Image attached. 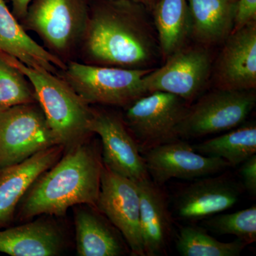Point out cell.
<instances>
[{
    "label": "cell",
    "instance_id": "484cf974",
    "mask_svg": "<svg viewBox=\"0 0 256 256\" xmlns=\"http://www.w3.org/2000/svg\"><path fill=\"white\" fill-rule=\"evenodd\" d=\"M256 22V0H237L234 30Z\"/></svg>",
    "mask_w": 256,
    "mask_h": 256
},
{
    "label": "cell",
    "instance_id": "d6986e66",
    "mask_svg": "<svg viewBox=\"0 0 256 256\" xmlns=\"http://www.w3.org/2000/svg\"><path fill=\"white\" fill-rule=\"evenodd\" d=\"M190 36L202 45L224 42L234 28L237 0H188Z\"/></svg>",
    "mask_w": 256,
    "mask_h": 256
},
{
    "label": "cell",
    "instance_id": "ac0fdd59",
    "mask_svg": "<svg viewBox=\"0 0 256 256\" xmlns=\"http://www.w3.org/2000/svg\"><path fill=\"white\" fill-rule=\"evenodd\" d=\"M64 238L56 224L38 220L0 230V252L12 256H56L64 248Z\"/></svg>",
    "mask_w": 256,
    "mask_h": 256
},
{
    "label": "cell",
    "instance_id": "83f0119b",
    "mask_svg": "<svg viewBox=\"0 0 256 256\" xmlns=\"http://www.w3.org/2000/svg\"><path fill=\"white\" fill-rule=\"evenodd\" d=\"M12 6L13 14L18 18L20 22L22 21L28 12V6L32 0H10Z\"/></svg>",
    "mask_w": 256,
    "mask_h": 256
},
{
    "label": "cell",
    "instance_id": "f1b7e54d",
    "mask_svg": "<svg viewBox=\"0 0 256 256\" xmlns=\"http://www.w3.org/2000/svg\"><path fill=\"white\" fill-rule=\"evenodd\" d=\"M158 0H144V4L153 8Z\"/></svg>",
    "mask_w": 256,
    "mask_h": 256
},
{
    "label": "cell",
    "instance_id": "603a6c76",
    "mask_svg": "<svg viewBox=\"0 0 256 256\" xmlns=\"http://www.w3.org/2000/svg\"><path fill=\"white\" fill-rule=\"evenodd\" d=\"M247 246L238 238L220 242L203 229L192 226L180 229L176 240V250L183 256H238Z\"/></svg>",
    "mask_w": 256,
    "mask_h": 256
},
{
    "label": "cell",
    "instance_id": "ba28073f",
    "mask_svg": "<svg viewBox=\"0 0 256 256\" xmlns=\"http://www.w3.org/2000/svg\"><path fill=\"white\" fill-rule=\"evenodd\" d=\"M188 108L178 96L152 92L126 106L122 119L144 152L178 139L176 130Z\"/></svg>",
    "mask_w": 256,
    "mask_h": 256
},
{
    "label": "cell",
    "instance_id": "8fae6325",
    "mask_svg": "<svg viewBox=\"0 0 256 256\" xmlns=\"http://www.w3.org/2000/svg\"><path fill=\"white\" fill-rule=\"evenodd\" d=\"M89 130L100 136L102 164L106 169L136 182L149 178L144 156L122 118L94 110Z\"/></svg>",
    "mask_w": 256,
    "mask_h": 256
},
{
    "label": "cell",
    "instance_id": "5b68a950",
    "mask_svg": "<svg viewBox=\"0 0 256 256\" xmlns=\"http://www.w3.org/2000/svg\"><path fill=\"white\" fill-rule=\"evenodd\" d=\"M150 70L89 65L72 60L58 74L88 105L126 107L148 94L143 78Z\"/></svg>",
    "mask_w": 256,
    "mask_h": 256
},
{
    "label": "cell",
    "instance_id": "9a60e30c",
    "mask_svg": "<svg viewBox=\"0 0 256 256\" xmlns=\"http://www.w3.org/2000/svg\"><path fill=\"white\" fill-rule=\"evenodd\" d=\"M63 146H56L21 162L0 170V228L14 218L18 204L34 182L60 159Z\"/></svg>",
    "mask_w": 256,
    "mask_h": 256
},
{
    "label": "cell",
    "instance_id": "ffe728a7",
    "mask_svg": "<svg viewBox=\"0 0 256 256\" xmlns=\"http://www.w3.org/2000/svg\"><path fill=\"white\" fill-rule=\"evenodd\" d=\"M77 254L80 256H120L126 252L120 238L92 210L75 214Z\"/></svg>",
    "mask_w": 256,
    "mask_h": 256
},
{
    "label": "cell",
    "instance_id": "4fadbf2b",
    "mask_svg": "<svg viewBox=\"0 0 256 256\" xmlns=\"http://www.w3.org/2000/svg\"><path fill=\"white\" fill-rule=\"evenodd\" d=\"M242 188L226 175L197 178L175 197V213L186 220H204L238 203Z\"/></svg>",
    "mask_w": 256,
    "mask_h": 256
},
{
    "label": "cell",
    "instance_id": "5bb4252c",
    "mask_svg": "<svg viewBox=\"0 0 256 256\" xmlns=\"http://www.w3.org/2000/svg\"><path fill=\"white\" fill-rule=\"evenodd\" d=\"M224 42L216 66V88L255 90L256 22L234 30Z\"/></svg>",
    "mask_w": 256,
    "mask_h": 256
},
{
    "label": "cell",
    "instance_id": "3957f363",
    "mask_svg": "<svg viewBox=\"0 0 256 256\" xmlns=\"http://www.w3.org/2000/svg\"><path fill=\"white\" fill-rule=\"evenodd\" d=\"M8 56L31 82L37 102L60 144L70 148L84 142L92 134L89 124L94 109L58 74L28 67Z\"/></svg>",
    "mask_w": 256,
    "mask_h": 256
},
{
    "label": "cell",
    "instance_id": "7402d4cb",
    "mask_svg": "<svg viewBox=\"0 0 256 256\" xmlns=\"http://www.w3.org/2000/svg\"><path fill=\"white\" fill-rule=\"evenodd\" d=\"M230 132L192 146L205 156L220 158L230 166L242 164L256 153L255 124L240 126Z\"/></svg>",
    "mask_w": 256,
    "mask_h": 256
},
{
    "label": "cell",
    "instance_id": "9c48e42d",
    "mask_svg": "<svg viewBox=\"0 0 256 256\" xmlns=\"http://www.w3.org/2000/svg\"><path fill=\"white\" fill-rule=\"evenodd\" d=\"M212 72V58L204 46H185L175 52L166 63L143 78L146 94L169 92L188 102L196 99L206 87Z\"/></svg>",
    "mask_w": 256,
    "mask_h": 256
},
{
    "label": "cell",
    "instance_id": "52a82bcc",
    "mask_svg": "<svg viewBox=\"0 0 256 256\" xmlns=\"http://www.w3.org/2000/svg\"><path fill=\"white\" fill-rule=\"evenodd\" d=\"M56 146L62 144L38 102L22 104L0 112V170Z\"/></svg>",
    "mask_w": 256,
    "mask_h": 256
},
{
    "label": "cell",
    "instance_id": "7c38bea8",
    "mask_svg": "<svg viewBox=\"0 0 256 256\" xmlns=\"http://www.w3.org/2000/svg\"><path fill=\"white\" fill-rule=\"evenodd\" d=\"M144 154L150 178L161 186L172 178L197 180L218 174L230 166L220 158L197 152L180 139L150 148Z\"/></svg>",
    "mask_w": 256,
    "mask_h": 256
},
{
    "label": "cell",
    "instance_id": "e0dca14e",
    "mask_svg": "<svg viewBox=\"0 0 256 256\" xmlns=\"http://www.w3.org/2000/svg\"><path fill=\"white\" fill-rule=\"evenodd\" d=\"M0 52L28 67L50 73L57 74L66 67L30 36L4 0H0Z\"/></svg>",
    "mask_w": 256,
    "mask_h": 256
},
{
    "label": "cell",
    "instance_id": "44dd1931",
    "mask_svg": "<svg viewBox=\"0 0 256 256\" xmlns=\"http://www.w3.org/2000/svg\"><path fill=\"white\" fill-rule=\"evenodd\" d=\"M153 9L160 50L166 60L190 36L188 0H158Z\"/></svg>",
    "mask_w": 256,
    "mask_h": 256
},
{
    "label": "cell",
    "instance_id": "30bf717a",
    "mask_svg": "<svg viewBox=\"0 0 256 256\" xmlns=\"http://www.w3.org/2000/svg\"><path fill=\"white\" fill-rule=\"evenodd\" d=\"M96 208L118 229L132 256H146L140 228V196L138 183L104 166Z\"/></svg>",
    "mask_w": 256,
    "mask_h": 256
},
{
    "label": "cell",
    "instance_id": "8992f818",
    "mask_svg": "<svg viewBox=\"0 0 256 256\" xmlns=\"http://www.w3.org/2000/svg\"><path fill=\"white\" fill-rule=\"evenodd\" d=\"M256 102L254 90L216 88L188 106L178 126V137L202 138L239 127L246 120Z\"/></svg>",
    "mask_w": 256,
    "mask_h": 256
},
{
    "label": "cell",
    "instance_id": "2e32d148",
    "mask_svg": "<svg viewBox=\"0 0 256 256\" xmlns=\"http://www.w3.org/2000/svg\"><path fill=\"white\" fill-rule=\"evenodd\" d=\"M137 183L140 196V228L144 255H164L172 232L166 196L161 186L150 176Z\"/></svg>",
    "mask_w": 256,
    "mask_h": 256
},
{
    "label": "cell",
    "instance_id": "7a4b0ae2",
    "mask_svg": "<svg viewBox=\"0 0 256 256\" xmlns=\"http://www.w3.org/2000/svg\"><path fill=\"white\" fill-rule=\"evenodd\" d=\"M104 164L97 152L84 142L40 175L21 201V220L37 216H62L70 207L86 204L96 208Z\"/></svg>",
    "mask_w": 256,
    "mask_h": 256
},
{
    "label": "cell",
    "instance_id": "cb8c5ba5",
    "mask_svg": "<svg viewBox=\"0 0 256 256\" xmlns=\"http://www.w3.org/2000/svg\"><path fill=\"white\" fill-rule=\"evenodd\" d=\"M37 102L31 82L0 52V112L14 106Z\"/></svg>",
    "mask_w": 256,
    "mask_h": 256
},
{
    "label": "cell",
    "instance_id": "4316f807",
    "mask_svg": "<svg viewBox=\"0 0 256 256\" xmlns=\"http://www.w3.org/2000/svg\"><path fill=\"white\" fill-rule=\"evenodd\" d=\"M240 168V175L242 176L244 188L250 194H256V156H250L244 163Z\"/></svg>",
    "mask_w": 256,
    "mask_h": 256
},
{
    "label": "cell",
    "instance_id": "277c9868",
    "mask_svg": "<svg viewBox=\"0 0 256 256\" xmlns=\"http://www.w3.org/2000/svg\"><path fill=\"white\" fill-rule=\"evenodd\" d=\"M90 9L84 0H32L21 22L42 46L66 64L78 60Z\"/></svg>",
    "mask_w": 256,
    "mask_h": 256
},
{
    "label": "cell",
    "instance_id": "f546056e",
    "mask_svg": "<svg viewBox=\"0 0 256 256\" xmlns=\"http://www.w3.org/2000/svg\"><path fill=\"white\" fill-rule=\"evenodd\" d=\"M131 1L136 2L142 3V4H144V0H131Z\"/></svg>",
    "mask_w": 256,
    "mask_h": 256
},
{
    "label": "cell",
    "instance_id": "d4e9b609",
    "mask_svg": "<svg viewBox=\"0 0 256 256\" xmlns=\"http://www.w3.org/2000/svg\"><path fill=\"white\" fill-rule=\"evenodd\" d=\"M204 224L216 234L235 236L248 245L256 242V205L234 213L212 216Z\"/></svg>",
    "mask_w": 256,
    "mask_h": 256
},
{
    "label": "cell",
    "instance_id": "6da1fadb",
    "mask_svg": "<svg viewBox=\"0 0 256 256\" xmlns=\"http://www.w3.org/2000/svg\"><path fill=\"white\" fill-rule=\"evenodd\" d=\"M142 3L108 0L90 10L80 48L79 62L89 65L146 68L156 55Z\"/></svg>",
    "mask_w": 256,
    "mask_h": 256
}]
</instances>
